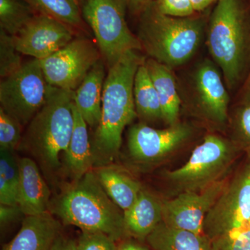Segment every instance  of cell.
<instances>
[{
	"mask_svg": "<svg viewBox=\"0 0 250 250\" xmlns=\"http://www.w3.org/2000/svg\"><path fill=\"white\" fill-rule=\"evenodd\" d=\"M195 12L202 11L218 0H190Z\"/></svg>",
	"mask_w": 250,
	"mask_h": 250,
	"instance_id": "obj_35",
	"label": "cell"
},
{
	"mask_svg": "<svg viewBox=\"0 0 250 250\" xmlns=\"http://www.w3.org/2000/svg\"><path fill=\"white\" fill-rule=\"evenodd\" d=\"M75 124L68 147L64 154L62 168L77 180L88 171L93 170L91 143L88 131V125L73 104Z\"/></svg>",
	"mask_w": 250,
	"mask_h": 250,
	"instance_id": "obj_19",
	"label": "cell"
},
{
	"mask_svg": "<svg viewBox=\"0 0 250 250\" xmlns=\"http://www.w3.org/2000/svg\"><path fill=\"white\" fill-rule=\"evenodd\" d=\"M228 179L225 178L200 192H184L164 200L163 222L172 228L204 233V221Z\"/></svg>",
	"mask_w": 250,
	"mask_h": 250,
	"instance_id": "obj_13",
	"label": "cell"
},
{
	"mask_svg": "<svg viewBox=\"0 0 250 250\" xmlns=\"http://www.w3.org/2000/svg\"><path fill=\"white\" fill-rule=\"evenodd\" d=\"M21 214L23 213L18 206L0 205V223L1 225L14 221Z\"/></svg>",
	"mask_w": 250,
	"mask_h": 250,
	"instance_id": "obj_33",
	"label": "cell"
},
{
	"mask_svg": "<svg viewBox=\"0 0 250 250\" xmlns=\"http://www.w3.org/2000/svg\"><path fill=\"white\" fill-rule=\"evenodd\" d=\"M250 220V161L228 183L204 221L210 241L241 228Z\"/></svg>",
	"mask_w": 250,
	"mask_h": 250,
	"instance_id": "obj_9",
	"label": "cell"
},
{
	"mask_svg": "<svg viewBox=\"0 0 250 250\" xmlns=\"http://www.w3.org/2000/svg\"><path fill=\"white\" fill-rule=\"evenodd\" d=\"M36 14L24 0H0V29L17 35Z\"/></svg>",
	"mask_w": 250,
	"mask_h": 250,
	"instance_id": "obj_26",
	"label": "cell"
},
{
	"mask_svg": "<svg viewBox=\"0 0 250 250\" xmlns=\"http://www.w3.org/2000/svg\"><path fill=\"white\" fill-rule=\"evenodd\" d=\"M146 62L160 100L163 121L168 126L177 124L181 98L171 68L150 58Z\"/></svg>",
	"mask_w": 250,
	"mask_h": 250,
	"instance_id": "obj_20",
	"label": "cell"
},
{
	"mask_svg": "<svg viewBox=\"0 0 250 250\" xmlns=\"http://www.w3.org/2000/svg\"><path fill=\"white\" fill-rule=\"evenodd\" d=\"M48 85L40 61L33 59L23 63L18 71L1 79L0 107L23 127L27 126L43 106Z\"/></svg>",
	"mask_w": 250,
	"mask_h": 250,
	"instance_id": "obj_8",
	"label": "cell"
},
{
	"mask_svg": "<svg viewBox=\"0 0 250 250\" xmlns=\"http://www.w3.org/2000/svg\"><path fill=\"white\" fill-rule=\"evenodd\" d=\"M36 14L60 21L71 28H82L83 17L76 0H24Z\"/></svg>",
	"mask_w": 250,
	"mask_h": 250,
	"instance_id": "obj_24",
	"label": "cell"
},
{
	"mask_svg": "<svg viewBox=\"0 0 250 250\" xmlns=\"http://www.w3.org/2000/svg\"><path fill=\"white\" fill-rule=\"evenodd\" d=\"M77 2L80 3V1H83V0H76Z\"/></svg>",
	"mask_w": 250,
	"mask_h": 250,
	"instance_id": "obj_39",
	"label": "cell"
},
{
	"mask_svg": "<svg viewBox=\"0 0 250 250\" xmlns=\"http://www.w3.org/2000/svg\"><path fill=\"white\" fill-rule=\"evenodd\" d=\"M18 205L23 214L36 215L49 211L50 190L39 166L31 157L19 159Z\"/></svg>",
	"mask_w": 250,
	"mask_h": 250,
	"instance_id": "obj_15",
	"label": "cell"
},
{
	"mask_svg": "<svg viewBox=\"0 0 250 250\" xmlns=\"http://www.w3.org/2000/svg\"><path fill=\"white\" fill-rule=\"evenodd\" d=\"M231 141L250 161V104H243L231 121Z\"/></svg>",
	"mask_w": 250,
	"mask_h": 250,
	"instance_id": "obj_27",
	"label": "cell"
},
{
	"mask_svg": "<svg viewBox=\"0 0 250 250\" xmlns=\"http://www.w3.org/2000/svg\"><path fill=\"white\" fill-rule=\"evenodd\" d=\"M23 126L0 107V149L14 152L22 139Z\"/></svg>",
	"mask_w": 250,
	"mask_h": 250,
	"instance_id": "obj_29",
	"label": "cell"
},
{
	"mask_svg": "<svg viewBox=\"0 0 250 250\" xmlns=\"http://www.w3.org/2000/svg\"><path fill=\"white\" fill-rule=\"evenodd\" d=\"M149 0H127V2L132 5L134 7H140L143 5L147 4Z\"/></svg>",
	"mask_w": 250,
	"mask_h": 250,
	"instance_id": "obj_38",
	"label": "cell"
},
{
	"mask_svg": "<svg viewBox=\"0 0 250 250\" xmlns=\"http://www.w3.org/2000/svg\"><path fill=\"white\" fill-rule=\"evenodd\" d=\"M50 250H80L77 242L59 236L56 238Z\"/></svg>",
	"mask_w": 250,
	"mask_h": 250,
	"instance_id": "obj_34",
	"label": "cell"
},
{
	"mask_svg": "<svg viewBox=\"0 0 250 250\" xmlns=\"http://www.w3.org/2000/svg\"><path fill=\"white\" fill-rule=\"evenodd\" d=\"M212 250H250V220L232 232L213 240Z\"/></svg>",
	"mask_w": 250,
	"mask_h": 250,
	"instance_id": "obj_30",
	"label": "cell"
},
{
	"mask_svg": "<svg viewBox=\"0 0 250 250\" xmlns=\"http://www.w3.org/2000/svg\"><path fill=\"white\" fill-rule=\"evenodd\" d=\"M207 46L228 89L242 80L250 52V34L239 0H218L210 16Z\"/></svg>",
	"mask_w": 250,
	"mask_h": 250,
	"instance_id": "obj_5",
	"label": "cell"
},
{
	"mask_svg": "<svg viewBox=\"0 0 250 250\" xmlns=\"http://www.w3.org/2000/svg\"><path fill=\"white\" fill-rule=\"evenodd\" d=\"M222 75L214 62L205 60L195 69L192 82L199 116L218 126H225L229 121V95Z\"/></svg>",
	"mask_w": 250,
	"mask_h": 250,
	"instance_id": "obj_12",
	"label": "cell"
},
{
	"mask_svg": "<svg viewBox=\"0 0 250 250\" xmlns=\"http://www.w3.org/2000/svg\"><path fill=\"white\" fill-rule=\"evenodd\" d=\"M72 28L54 18L36 14L14 36L15 46L22 55L42 60L73 40Z\"/></svg>",
	"mask_w": 250,
	"mask_h": 250,
	"instance_id": "obj_14",
	"label": "cell"
},
{
	"mask_svg": "<svg viewBox=\"0 0 250 250\" xmlns=\"http://www.w3.org/2000/svg\"><path fill=\"white\" fill-rule=\"evenodd\" d=\"M20 185L19 160L14 152L0 149V204L18 205Z\"/></svg>",
	"mask_w": 250,
	"mask_h": 250,
	"instance_id": "obj_25",
	"label": "cell"
},
{
	"mask_svg": "<svg viewBox=\"0 0 250 250\" xmlns=\"http://www.w3.org/2000/svg\"><path fill=\"white\" fill-rule=\"evenodd\" d=\"M154 4L161 14L172 17H190L195 13L190 0H156Z\"/></svg>",
	"mask_w": 250,
	"mask_h": 250,
	"instance_id": "obj_32",
	"label": "cell"
},
{
	"mask_svg": "<svg viewBox=\"0 0 250 250\" xmlns=\"http://www.w3.org/2000/svg\"><path fill=\"white\" fill-rule=\"evenodd\" d=\"M121 210L104 190L93 170L64 187L49 207V213L64 225L77 227L82 231L104 233L115 241L128 233Z\"/></svg>",
	"mask_w": 250,
	"mask_h": 250,
	"instance_id": "obj_3",
	"label": "cell"
},
{
	"mask_svg": "<svg viewBox=\"0 0 250 250\" xmlns=\"http://www.w3.org/2000/svg\"><path fill=\"white\" fill-rule=\"evenodd\" d=\"M102 59L97 44L90 39L78 38L39 61L49 85L75 91L94 65Z\"/></svg>",
	"mask_w": 250,
	"mask_h": 250,
	"instance_id": "obj_10",
	"label": "cell"
},
{
	"mask_svg": "<svg viewBox=\"0 0 250 250\" xmlns=\"http://www.w3.org/2000/svg\"><path fill=\"white\" fill-rule=\"evenodd\" d=\"M240 152L231 139L208 134L192 151L184 165L165 172V178L176 195L200 192L226 178Z\"/></svg>",
	"mask_w": 250,
	"mask_h": 250,
	"instance_id": "obj_6",
	"label": "cell"
},
{
	"mask_svg": "<svg viewBox=\"0 0 250 250\" xmlns=\"http://www.w3.org/2000/svg\"><path fill=\"white\" fill-rule=\"evenodd\" d=\"M61 225L49 212L27 215L16 236L2 250H50Z\"/></svg>",
	"mask_w": 250,
	"mask_h": 250,
	"instance_id": "obj_16",
	"label": "cell"
},
{
	"mask_svg": "<svg viewBox=\"0 0 250 250\" xmlns=\"http://www.w3.org/2000/svg\"><path fill=\"white\" fill-rule=\"evenodd\" d=\"M146 239L154 250H212V241L205 233L172 228L163 221Z\"/></svg>",
	"mask_w": 250,
	"mask_h": 250,
	"instance_id": "obj_21",
	"label": "cell"
},
{
	"mask_svg": "<svg viewBox=\"0 0 250 250\" xmlns=\"http://www.w3.org/2000/svg\"><path fill=\"white\" fill-rule=\"evenodd\" d=\"M203 33V22L199 18L167 16L152 3L141 16L137 37L150 59L172 69L193 57Z\"/></svg>",
	"mask_w": 250,
	"mask_h": 250,
	"instance_id": "obj_4",
	"label": "cell"
},
{
	"mask_svg": "<svg viewBox=\"0 0 250 250\" xmlns=\"http://www.w3.org/2000/svg\"><path fill=\"white\" fill-rule=\"evenodd\" d=\"M117 250H149L134 242L126 241L121 243V246L117 248Z\"/></svg>",
	"mask_w": 250,
	"mask_h": 250,
	"instance_id": "obj_36",
	"label": "cell"
},
{
	"mask_svg": "<svg viewBox=\"0 0 250 250\" xmlns=\"http://www.w3.org/2000/svg\"><path fill=\"white\" fill-rule=\"evenodd\" d=\"M105 79L104 65L102 59L94 65L75 91V107L91 128H97L101 119Z\"/></svg>",
	"mask_w": 250,
	"mask_h": 250,
	"instance_id": "obj_17",
	"label": "cell"
},
{
	"mask_svg": "<svg viewBox=\"0 0 250 250\" xmlns=\"http://www.w3.org/2000/svg\"><path fill=\"white\" fill-rule=\"evenodd\" d=\"M22 55L15 46L14 36L0 29V77L1 79L10 76L22 67Z\"/></svg>",
	"mask_w": 250,
	"mask_h": 250,
	"instance_id": "obj_28",
	"label": "cell"
},
{
	"mask_svg": "<svg viewBox=\"0 0 250 250\" xmlns=\"http://www.w3.org/2000/svg\"><path fill=\"white\" fill-rule=\"evenodd\" d=\"M243 104H250V70L243 87Z\"/></svg>",
	"mask_w": 250,
	"mask_h": 250,
	"instance_id": "obj_37",
	"label": "cell"
},
{
	"mask_svg": "<svg viewBox=\"0 0 250 250\" xmlns=\"http://www.w3.org/2000/svg\"><path fill=\"white\" fill-rule=\"evenodd\" d=\"M190 125L179 123L157 129L146 123L135 124L128 132V152L138 164H154L166 160L191 138Z\"/></svg>",
	"mask_w": 250,
	"mask_h": 250,
	"instance_id": "obj_11",
	"label": "cell"
},
{
	"mask_svg": "<svg viewBox=\"0 0 250 250\" xmlns=\"http://www.w3.org/2000/svg\"><path fill=\"white\" fill-rule=\"evenodd\" d=\"M95 172L104 190L123 211L134 205L143 188L138 181L109 166L95 169Z\"/></svg>",
	"mask_w": 250,
	"mask_h": 250,
	"instance_id": "obj_22",
	"label": "cell"
},
{
	"mask_svg": "<svg viewBox=\"0 0 250 250\" xmlns=\"http://www.w3.org/2000/svg\"><path fill=\"white\" fill-rule=\"evenodd\" d=\"M82 14L108 68L130 51L142 49L125 19L127 0H83Z\"/></svg>",
	"mask_w": 250,
	"mask_h": 250,
	"instance_id": "obj_7",
	"label": "cell"
},
{
	"mask_svg": "<svg viewBox=\"0 0 250 250\" xmlns=\"http://www.w3.org/2000/svg\"><path fill=\"white\" fill-rule=\"evenodd\" d=\"M74 96L75 91L49 85L45 103L27 125L18 148L31 156L52 184L62 170V159L71 139Z\"/></svg>",
	"mask_w": 250,
	"mask_h": 250,
	"instance_id": "obj_2",
	"label": "cell"
},
{
	"mask_svg": "<svg viewBox=\"0 0 250 250\" xmlns=\"http://www.w3.org/2000/svg\"><path fill=\"white\" fill-rule=\"evenodd\" d=\"M80 250H117L111 237L100 232L82 231L77 241Z\"/></svg>",
	"mask_w": 250,
	"mask_h": 250,
	"instance_id": "obj_31",
	"label": "cell"
},
{
	"mask_svg": "<svg viewBox=\"0 0 250 250\" xmlns=\"http://www.w3.org/2000/svg\"><path fill=\"white\" fill-rule=\"evenodd\" d=\"M144 57L130 51L108 68L104 84L102 115L91 143L93 168L109 166L121 149L125 128L137 118L135 75Z\"/></svg>",
	"mask_w": 250,
	"mask_h": 250,
	"instance_id": "obj_1",
	"label": "cell"
},
{
	"mask_svg": "<svg viewBox=\"0 0 250 250\" xmlns=\"http://www.w3.org/2000/svg\"><path fill=\"white\" fill-rule=\"evenodd\" d=\"M164 200L141 189L134 205L124 212L126 231L138 238H147L163 221Z\"/></svg>",
	"mask_w": 250,
	"mask_h": 250,
	"instance_id": "obj_18",
	"label": "cell"
},
{
	"mask_svg": "<svg viewBox=\"0 0 250 250\" xmlns=\"http://www.w3.org/2000/svg\"><path fill=\"white\" fill-rule=\"evenodd\" d=\"M134 99L137 116L142 123L163 121L160 100L148 71L146 59L135 75Z\"/></svg>",
	"mask_w": 250,
	"mask_h": 250,
	"instance_id": "obj_23",
	"label": "cell"
}]
</instances>
